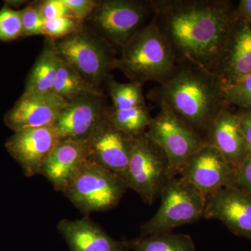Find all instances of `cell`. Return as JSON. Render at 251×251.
<instances>
[{
    "label": "cell",
    "instance_id": "obj_1",
    "mask_svg": "<svg viewBox=\"0 0 251 251\" xmlns=\"http://www.w3.org/2000/svg\"><path fill=\"white\" fill-rule=\"evenodd\" d=\"M157 25L176 63L190 62L216 74L237 20L228 0H150Z\"/></svg>",
    "mask_w": 251,
    "mask_h": 251
},
{
    "label": "cell",
    "instance_id": "obj_32",
    "mask_svg": "<svg viewBox=\"0 0 251 251\" xmlns=\"http://www.w3.org/2000/svg\"><path fill=\"white\" fill-rule=\"evenodd\" d=\"M240 126L251 153V108L240 109Z\"/></svg>",
    "mask_w": 251,
    "mask_h": 251
},
{
    "label": "cell",
    "instance_id": "obj_11",
    "mask_svg": "<svg viewBox=\"0 0 251 251\" xmlns=\"http://www.w3.org/2000/svg\"><path fill=\"white\" fill-rule=\"evenodd\" d=\"M62 141L54 125L18 130L5 144L6 150L27 177L39 175L51 151Z\"/></svg>",
    "mask_w": 251,
    "mask_h": 251
},
{
    "label": "cell",
    "instance_id": "obj_30",
    "mask_svg": "<svg viewBox=\"0 0 251 251\" xmlns=\"http://www.w3.org/2000/svg\"><path fill=\"white\" fill-rule=\"evenodd\" d=\"M73 15L85 23L97 7L98 1L94 0H64Z\"/></svg>",
    "mask_w": 251,
    "mask_h": 251
},
{
    "label": "cell",
    "instance_id": "obj_6",
    "mask_svg": "<svg viewBox=\"0 0 251 251\" xmlns=\"http://www.w3.org/2000/svg\"><path fill=\"white\" fill-rule=\"evenodd\" d=\"M152 16L150 0H102L85 26L122 50Z\"/></svg>",
    "mask_w": 251,
    "mask_h": 251
},
{
    "label": "cell",
    "instance_id": "obj_2",
    "mask_svg": "<svg viewBox=\"0 0 251 251\" xmlns=\"http://www.w3.org/2000/svg\"><path fill=\"white\" fill-rule=\"evenodd\" d=\"M147 97L160 109L174 113L204 138L216 117L229 106L221 79L190 62L176 63L171 77L150 90Z\"/></svg>",
    "mask_w": 251,
    "mask_h": 251
},
{
    "label": "cell",
    "instance_id": "obj_23",
    "mask_svg": "<svg viewBox=\"0 0 251 251\" xmlns=\"http://www.w3.org/2000/svg\"><path fill=\"white\" fill-rule=\"evenodd\" d=\"M108 117L118 129L133 138L146 133L153 119L147 105L127 110H115L110 107Z\"/></svg>",
    "mask_w": 251,
    "mask_h": 251
},
{
    "label": "cell",
    "instance_id": "obj_21",
    "mask_svg": "<svg viewBox=\"0 0 251 251\" xmlns=\"http://www.w3.org/2000/svg\"><path fill=\"white\" fill-rule=\"evenodd\" d=\"M127 246L135 251H196L191 236L173 232L140 236Z\"/></svg>",
    "mask_w": 251,
    "mask_h": 251
},
{
    "label": "cell",
    "instance_id": "obj_26",
    "mask_svg": "<svg viewBox=\"0 0 251 251\" xmlns=\"http://www.w3.org/2000/svg\"><path fill=\"white\" fill-rule=\"evenodd\" d=\"M226 101L229 106L239 109L251 108V74L224 86Z\"/></svg>",
    "mask_w": 251,
    "mask_h": 251
},
{
    "label": "cell",
    "instance_id": "obj_3",
    "mask_svg": "<svg viewBox=\"0 0 251 251\" xmlns=\"http://www.w3.org/2000/svg\"><path fill=\"white\" fill-rule=\"evenodd\" d=\"M176 66L171 46L153 17L124 46L117 62V69L128 79L143 83H163Z\"/></svg>",
    "mask_w": 251,
    "mask_h": 251
},
{
    "label": "cell",
    "instance_id": "obj_9",
    "mask_svg": "<svg viewBox=\"0 0 251 251\" xmlns=\"http://www.w3.org/2000/svg\"><path fill=\"white\" fill-rule=\"evenodd\" d=\"M146 133L166 153L172 179L179 176L188 160L206 144L202 135L165 109L153 117Z\"/></svg>",
    "mask_w": 251,
    "mask_h": 251
},
{
    "label": "cell",
    "instance_id": "obj_8",
    "mask_svg": "<svg viewBox=\"0 0 251 251\" xmlns=\"http://www.w3.org/2000/svg\"><path fill=\"white\" fill-rule=\"evenodd\" d=\"M154 216L141 226V236L173 232L203 218L206 197L188 180L177 176L169 181L161 196Z\"/></svg>",
    "mask_w": 251,
    "mask_h": 251
},
{
    "label": "cell",
    "instance_id": "obj_10",
    "mask_svg": "<svg viewBox=\"0 0 251 251\" xmlns=\"http://www.w3.org/2000/svg\"><path fill=\"white\" fill-rule=\"evenodd\" d=\"M237 168L216 149L206 144L183 167L179 176L188 180L203 196L227 187H235Z\"/></svg>",
    "mask_w": 251,
    "mask_h": 251
},
{
    "label": "cell",
    "instance_id": "obj_17",
    "mask_svg": "<svg viewBox=\"0 0 251 251\" xmlns=\"http://www.w3.org/2000/svg\"><path fill=\"white\" fill-rule=\"evenodd\" d=\"M227 107L209 126L205 135L206 144L216 149L229 163L238 168L251 151L240 126V111Z\"/></svg>",
    "mask_w": 251,
    "mask_h": 251
},
{
    "label": "cell",
    "instance_id": "obj_28",
    "mask_svg": "<svg viewBox=\"0 0 251 251\" xmlns=\"http://www.w3.org/2000/svg\"><path fill=\"white\" fill-rule=\"evenodd\" d=\"M23 36L42 35L45 20L41 16L36 1L21 10Z\"/></svg>",
    "mask_w": 251,
    "mask_h": 251
},
{
    "label": "cell",
    "instance_id": "obj_4",
    "mask_svg": "<svg viewBox=\"0 0 251 251\" xmlns=\"http://www.w3.org/2000/svg\"><path fill=\"white\" fill-rule=\"evenodd\" d=\"M59 58L96 90L103 92L111 72L117 69V50L85 26L62 39L52 40Z\"/></svg>",
    "mask_w": 251,
    "mask_h": 251
},
{
    "label": "cell",
    "instance_id": "obj_19",
    "mask_svg": "<svg viewBox=\"0 0 251 251\" xmlns=\"http://www.w3.org/2000/svg\"><path fill=\"white\" fill-rule=\"evenodd\" d=\"M57 229L72 251H125L127 243L115 240L88 218L62 219Z\"/></svg>",
    "mask_w": 251,
    "mask_h": 251
},
{
    "label": "cell",
    "instance_id": "obj_15",
    "mask_svg": "<svg viewBox=\"0 0 251 251\" xmlns=\"http://www.w3.org/2000/svg\"><path fill=\"white\" fill-rule=\"evenodd\" d=\"M109 108L105 94L77 97L68 101L54 126L62 140H88Z\"/></svg>",
    "mask_w": 251,
    "mask_h": 251
},
{
    "label": "cell",
    "instance_id": "obj_5",
    "mask_svg": "<svg viewBox=\"0 0 251 251\" xmlns=\"http://www.w3.org/2000/svg\"><path fill=\"white\" fill-rule=\"evenodd\" d=\"M128 188L122 178L90 157L63 193L77 209L90 214L115 207Z\"/></svg>",
    "mask_w": 251,
    "mask_h": 251
},
{
    "label": "cell",
    "instance_id": "obj_33",
    "mask_svg": "<svg viewBox=\"0 0 251 251\" xmlns=\"http://www.w3.org/2000/svg\"><path fill=\"white\" fill-rule=\"evenodd\" d=\"M237 18L251 23V0H241L236 5Z\"/></svg>",
    "mask_w": 251,
    "mask_h": 251
},
{
    "label": "cell",
    "instance_id": "obj_7",
    "mask_svg": "<svg viewBox=\"0 0 251 251\" xmlns=\"http://www.w3.org/2000/svg\"><path fill=\"white\" fill-rule=\"evenodd\" d=\"M172 179L166 153L147 133L133 138L129 163L123 176L128 188L152 205Z\"/></svg>",
    "mask_w": 251,
    "mask_h": 251
},
{
    "label": "cell",
    "instance_id": "obj_31",
    "mask_svg": "<svg viewBox=\"0 0 251 251\" xmlns=\"http://www.w3.org/2000/svg\"><path fill=\"white\" fill-rule=\"evenodd\" d=\"M235 188L251 195V153L246 161L237 168Z\"/></svg>",
    "mask_w": 251,
    "mask_h": 251
},
{
    "label": "cell",
    "instance_id": "obj_22",
    "mask_svg": "<svg viewBox=\"0 0 251 251\" xmlns=\"http://www.w3.org/2000/svg\"><path fill=\"white\" fill-rule=\"evenodd\" d=\"M52 92L67 101L82 96L104 94V92L89 85L74 69L61 59Z\"/></svg>",
    "mask_w": 251,
    "mask_h": 251
},
{
    "label": "cell",
    "instance_id": "obj_14",
    "mask_svg": "<svg viewBox=\"0 0 251 251\" xmlns=\"http://www.w3.org/2000/svg\"><path fill=\"white\" fill-rule=\"evenodd\" d=\"M67 104V100L52 92L23 93L6 112L4 123L14 132L52 126Z\"/></svg>",
    "mask_w": 251,
    "mask_h": 251
},
{
    "label": "cell",
    "instance_id": "obj_29",
    "mask_svg": "<svg viewBox=\"0 0 251 251\" xmlns=\"http://www.w3.org/2000/svg\"><path fill=\"white\" fill-rule=\"evenodd\" d=\"M41 16L45 21L66 16H74L64 0L36 1ZM75 17V16H74Z\"/></svg>",
    "mask_w": 251,
    "mask_h": 251
},
{
    "label": "cell",
    "instance_id": "obj_25",
    "mask_svg": "<svg viewBox=\"0 0 251 251\" xmlns=\"http://www.w3.org/2000/svg\"><path fill=\"white\" fill-rule=\"evenodd\" d=\"M85 27V23L74 16H66L45 21L42 35L50 40L62 39L80 30Z\"/></svg>",
    "mask_w": 251,
    "mask_h": 251
},
{
    "label": "cell",
    "instance_id": "obj_27",
    "mask_svg": "<svg viewBox=\"0 0 251 251\" xmlns=\"http://www.w3.org/2000/svg\"><path fill=\"white\" fill-rule=\"evenodd\" d=\"M21 10L4 5L0 10V40L9 41L23 36Z\"/></svg>",
    "mask_w": 251,
    "mask_h": 251
},
{
    "label": "cell",
    "instance_id": "obj_18",
    "mask_svg": "<svg viewBox=\"0 0 251 251\" xmlns=\"http://www.w3.org/2000/svg\"><path fill=\"white\" fill-rule=\"evenodd\" d=\"M216 74L224 86L251 74V23L237 18Z\"/></svg>",
    "mask_w": 251,
    "mask_h": 251
},
{
    "label": "cell",
    "instance_id": "obj_20",
    "mask_svg": "<svg viewBox=\"0 0 251 251\" xmlns=\"http://www.w3.org/2000/svg\"><path fill=\"white\" fill-rule=\"evenodd\" d=\"M59 63L53 41L46 39L44 49L28 74L24 93L52 92Z\"/></svg>",
    "mask_w": 251,
    "mask_h": 251
},
{
    "label": "cell",
    "instance_id": "obj_16",
    "mask_svg": "<svg viewBox=\"0 0 251 251\" xmlns=\"http://www.w3.org/2000/svg\"><path fill=\"white\" fill-rule=\"evenodd\" d=\"M91 154L89 140H62L46 158L39 175L63 193Z\"/></svg>",
    "mask_w": 251,
    "mask_h": 251
},
{
    "label": "cell",
    "instance_id": "obj_24",
    "mask_svg": "<svg viewBox=\"0 0 251 251\" xmlns=\"http://www.w3.org/2000/svg\"><path fill=\"white\" fill-rule=\"evenodd\" d=\"M143 82L130 81L122 83L110 75L105 82L107 92L112 102V108L127 110L137 107L146 106L143 94Z\"/></svg>",
    "mask_w": 251,
    "mask_h": 251
},
{
    "label": "cell",
    "instance_id": "obj_12",
    "mask_svg": "<svg viewBox=\"0 0 251 251\" xmlns=\"http://www.w3.org/2000/svg\"><path fill=\"white\" fill-rule=\"evenodd\" d=\"M88 140L92 151L91 158L123 179L129 163L133 137L115 126L107 112L94 127Z\"/></svg>",
    "mask_w": 251,
    "mask_h": 251
},
{
    "label": "cell",
    "instance_id": "obj_13",
    "mask_svg": "<svg viewBox=\"0 0 251 251\" xmlns=\"http://www.w3.org/2000/svg\"><path fill=\"white\" fill-rule=\"evenodd\" d=\"M203 218L219 220L235 235L251 240V195L222 188L206 198Z\"/></svg>",
    "mask_w": 251,
    "mask_h": 251
}]
</instances>
